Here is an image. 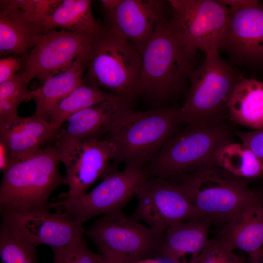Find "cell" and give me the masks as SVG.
<instances>
[{
  "label": "cell",
  "instance_id": "obj_1",
  "mask_svg": "<svg viewBox=\"0 0 263 263\" xmlns=\"http://www.w3.org/2000/svg\"><path fill=\"white\" fill-rule=\"evenodd\" d=\"M140 54L142 95L154 105L179 92L195 69L197 53L184 44L168 15L158 22Z\"/></svg>",
  "mask_w": 263,
  "mask_h": 263
},
{
  "label": "cell",
  "instance_id": "obj_2",
  "mask_svg": "<svg viewBox=\"0 0 263 263\" xmlns=\"http://www.w3.org/2000/svg\"><path fill=\"white\" fill-rule=\"evenodd\" d=\"M235 135L225 121L188 125L165 143L144 169L148 177L175 180L199 169L217 166V151L234 142Z\"/></svg>",
  "mask_w": 263,
  "mask_h": 263
},
{
  "label": "cell",
  "instance_id": "obj_3",
  "mask_svg": "<svg viewBox=\"0 0 263 263\" xmlns=\"http://www.w3.org/2000/svg\"><path fill=\"white\" fill-rule=\"evenodd\" d=\"M103 27L94 36L83 83L105 89L132 107L142 95L140 54L126 39Z\"/></svg>",
  "mask_w": 263,
  "mask_h": 263
},
{
  "label": "cell",
  "instance_id": "obj_4",
  "mask_svg": "<svg viewBox=\"0 0 263 263\" xmlns=\"http://www.w3.org/2000/svg\"><path fill=\"white\" fill-rule=\"evenodd\" d=\"M203 62L191 73L190 87L179 108L188 125L214 124L228 118V103L241 75L220 56L219 50H207Z\"/></svg>",
  "mask_w": 263,
  "mask_h": 263
},
{
  "label": "cell",
  "instance_id": "obj_5",
  "mask_svg": "<svg viewBox=\"0 0 263 263\" xmlns=\"http://www.w3.org/2000/svg\"><path fill=\"white\" fill-rule=\"evenodd\" d=\"M182 121L179 108H157L133 111L130 116L102 139L115 148L113 165L144 169L165 143L179 132Z\"/></svg>",
  "mask_w": 263,
  "mask_h": 263
},
{
  "label": "cell",
  "instance_id": "obj_6",
  "mask_svg": "<svg viewBox=\"0 0 263 263\" xmlns=\"http://www.w3.org/2000/svg\"><path fill=\"white\" fill-rule=\"evenodd\" d=\"M59 162L60 150L55 144L13 163L2 173L0 208L47 207L54 190L67 183L59 170Z\"/></svg>",
  "mask_w": 263,
  "mask_h": 263
},
{
  "label": "cell",
  "instance_id": "obj_7",
  "mask_svg": "<svg viewBox=\"0 0 263 263\" xmlns=\"http://www.w3.org/2000/svg\"><path fill=\"white\" fill-rule=\"evenodd\" d=\"M174 181L183 183L201 216L225 225L255 193L245 179L218 166L199 169Z\"/></svg>",
  "mask_w": 263,
  "mask_h": 263
},
{
  "label": "cell",
  "instance_id": "obj_8",
  "mask_svg": "<svg viewBox=\"0 0 263 263\" xmlns=\"http://www.w3.org/2000/svg\"><path fill=\"white\" fill-rule=\"evenodd\" d=\"M102 263H132L155 258L162 235L128 217L121 209L104 215L86 231Z\"/></svg>",
  "mask_w": 263,
  "mask_h": 263
},
{
  "label": "cell",
  "instance_id": "obj_9",
  "mask_svg": "<svg viewBox=\"0 0 263 263\" xmlns=\"http://www.w3.org/2000/svg\"><path fill=\"white\" fill-rule=\"evenodd\" d=\"M170 21L192 52L220 49L230 19V11L217 0H168Z\"/></svg>",
  "mask_w": 263,
  "mask_h": 263
},
{
  "label": "cell",
  "instance_id": "obj_10",
  "mask_svg": "<svg viewBox=\"0 0 263 263\" xmlns=\"http://www.w3.org/2000/svg\"><path fill=\"white\" fill-rule=\"evenodd\" d=\"M144 169L125 168L112 171L91 191L74 198L63 197L48 204L83 224L100 215L121 209L134 195L139 185L147 178Z\"/></svg>",
  "mask_w": 263,
  "mask_h": 263
},
{
  "label": "cell",
  "instance_id": "obj_11",
  "mask_svg": "<svg viewBox=\"0 0 263 263\" xmlns=\"http://www.w3.org/2000/svg\"><path fill=\"white\" fill-rule=\"evenodd\" d=\"M137 219L162 235L171 224L203 218L195 209L182 183L158 177H147L136 192Z\"/></svg>",
  "mask_w": 263,
  "mask_h": 263
},
{
  "label": "cell",
  "instance_id": "obj_12",
  "mask_svg": "<svg viewBox=\"0 0 263 263\" xmlns=\"http://www.w3.org/2000/svg\"><path fill=\"white\" fill-rule=\"evenodd\" d=\"M2 224L16 237L36 247H62L86 231L82 224L49 208L0 207Z\"/></svg>",
  "mask_w": 263,
  "mask_h": 263
},
{
  "label": "cell",
  "instance_id": "obj_13",
  "mask_svg": "<svg viewBox=\"0 0 263 263\" xmlns=\"http://www.w3.org/2000/svg\"><path fill=\"white\" fill-rule=\"evenodd\" d=\"M94 35L63 30L46 32L25 56L20 69L27 83L37 79L42 84L78 59L89 60Z\"/></svg>",
  "mask_w": 263,
  "mask_h": 263
},
{
  "label": "cell",
  "instance_id": "obj_14",
  "mask_svg": "<svg viewBox=\"0 0 263 263\" xmlns=\"http://www.w3.org/2000/svg\"><path fill=\"white\" fill-rule=\"evenodd\" d=\"M105 28L131 42L141 52L158 22L168 15L167 1L102 0Z\"/></svg>",
  "mask_w": 263,
  "mask_h": 263
},
{
  "label": "cell",
  "instance_id": "obj_15",
  "mask_svg": "<svg viewBox=\"0 0 263 263\" xmlns=\"http://www.w3.org/2000/svg\"><path fill=\"white\" fill-rule=\"evenodd\" d=\"M115 148L111 142L94 138L80 142L60 151V160L65 166L69 190L65 198L81 196L100 177L114 171Z\"/></svg>",
  "mask_w": 263,
  "mask_h": 263
},
{
  "label": "cell",
  "instance_id": "obj_16",
  "mask_svg": "<svg viewBox=\"0 0 263 263\" xmlns=\"http://www.w3.org/2000/svg\"><path fill=\"white\" fill-rule=\"evenodd\" d=\"M133 111L116 95L80 111L67 119L64 128H60L56 144L63 151L85 140L102 139L127 120Z\"/></svg>",
  "mask_w": 263,
  "mask_h": 263
},
{
  "label": "cell",
  "instance_id": "obj_17",
  "mask_svg": "<svg viewBox=\"0 0 263 263\" xmlns=\"http://www.w3.org/2000/svg\"><path fill=\"white\" fill-rule=\"evenodd\" d=\"M230 14L220 50L238 64L263 65V5L259 1Z\"/></svg>",
  "mask_w": 263,
  "mask_h": 263
},
{
  "label": "cell",
  "instance_id": "obj_18",
  "mask_svg": "<svg viewBox=\"0 0 263 263\" xmlns=\"http://www.w3.org/2000/svg\"><path fill=\"white\" fill-rule=\"evenodd\" d=\"M211 224L200 218L170 225L162 236L155 258L168 263H194L209 240Z\"/></svg>",
  "mask_w": 263,
  "mask_h": 263
},
{
  "label": "cell",
  "instance_id": "obj_19",
  "mask_svg": "<svg viewBox=\"0 0 263 263\" xmlns=\"http://www.w3.org/2000/svg\"><path fill=\"white\" fill-rule=\"evenodd\" d=\"M59 129L35 114L19 116L9 124L0 126V139L9 148L13 164L40 152L44 145L56 138Z\"/></svg>",
  "mask_w": 263,
  "mask_h": 263
},
{
  "label": "cell",
  "instance_id": "obj_20",
  "mask_svg": "<svg viewBox=\"0 0 263 263\" xmlns=\"http://www.w3.org/2000/svg\"><path fill=\"white\" fill-rule=\"evenodd\" d=\"M218 237L232 250L248 256L263 245V200L256 193L238 213L224 225Z\"/></svg>",
  "mask_w": 263,
  "mask_h": 263
},
{
  "label": "cell",
  "instance_id": "obj_21",
  "mask_svg": "<svg viewBox=\"0 0 263 263\" xmlns=\"http://www.w3.org/2000/svg\"><path fill=\"white\" fill-rule=\"evenodd\" d=\"M88 61L78 59L70 66L47 78L42 86L29 91L28 100L36 104L35 114L49 122L51 113L59 101L83 83Z\"/></svg>",
  "mask_w": 263,
  "mask_h": 263
},
{
  "label": "cell",
  "instance_id": "obj_22",
  "mask_svg": "<svg viewBox=\"0 0 263 263\" xmlns=\"http://www.w3.org/2000/svg\"><path fill=\"white\" fill-rule=\"evenodd\" d=\"M46 33L38 23L22 19L15 11L0 2V54L25 57Z\"/></svg>",
  "mask_w": 263,
  "mask_h": 263
},
{
  "label": "cell",
  "instance_id": "obj_23",
  "mask_svg": "<svg viewBox=\"0 0 263 263\" xmlns=\"http://www.w3.org/2000/svg\"><path fill=\"white\" fill-rule=\"evenodd\" d=\"M91 0H59L47 17L39 23L45 32L63 30L74 33L95 35L103 29L94 18Z\"/></svg>",
  "mask_w": 263,
  "mask_h": 263
},
{
  "label": "cell",
  "instance_id": "obj_24",
  "mask_svg": "<svg viewBox=\"0 0 263 263\" xmlns=\"http://www.w3.org/2000/svg\"><path fill=\"white\" fill-rule=\"evenodd\" d=\"M228 118L253 130L263 129V82L241 75L228 103Z\"/></svg>",
  "mask_w": 263,
  "mask_h": 263
},
{
  "label": "cell",
  "instance_id": "obj_25",
  "mask_svg": "<svg viewBox=\"0 0 263 263\" xmlns=\"http://www.w3.org/2000/svg\"><path fill=\"white\" fill-rule=\"evenodd\" d=\"M215 162L217 166L244 179L263 176V163L242 142L221 147L215 155Z\"/></svg>",
  "mask_w": 263,
  "mask_h": 263
},
{
  "label": "cell",
  "instance_id": "obj_26",
  "mask_svg": "<svg viewBox=\"0 0 263 263\" xmlns=\"http://www.w3.org/2000/svg\"><path fill=\"white\" fill-rule=\"evenodd\" d=\"M115 95L93 85L83 83L59 101L51 113L49 122L60 128L73 114Z\"/></svg>",
  "mask_w": 263,
  "mask_h": 263
},
{
  "label": "cell",
  "instance_id": "obj_27",
  "mask_svg": "<svg viewBox=\"0 0 263 263\" xmlns=\"http://www.w3.org/2000/svg\"><path fill=\"white\" fill-rule=\"evenodd\" d=\"M36 247L16 237L2 224L0 228L2 263H38Z\"/></svg>",
  "mask_w": 263,
  "mask_h": 263
},
{
  "label": "cell",
  "instance_id": "obj_28",
  "mask_svg": "<svg viewBox=\"0 0 263 263\" xmlns=\"http://www.w3.org/2000/svg\"><path fill=\"white\" fill-rule=\"evenodd\" d=\"M54 263H102V256L92 252L89 248L83 235H80L68 244L52 249Z\"/></svg>",
  "mask_w": 263,
  "mask_h": 263
},
{
  "label": "cell",
  "instance_id": "obj_29",
  "mask_svg": "<svg viewBox=\"0 0 263 263\" xmlns=\"http://www.w3.org/2000/svg\"><path fill=\"white\" fill-rule=\"evenodd\" d=\"M59 0H0L24 20L39 24L47 17Z\"/></svg>",
  "mask_w": 263,
  "mask_h": 263
},
{
  "label": "cell",
  "instance_id": "obj_30",
  "mask_svg": "<svg viewBox=\"0 0 263 263\" xmlns=\"http://www.w3.org/2000/svg\"><path fill=\"white\" fill-rule=\"evenodd\" d=\"M194 263H245V260L218 237L209 239Z\"/></svg>",
  "mask_w": 263,
  "mask_h": 263
},
{
  "label": "cell",
  "instance_id": "obj_31",
  "mask_svg": "<svg viewBox=\"0 0 263 263\" xmlns=\"http://www.w3.org/2000/svg\"><path fill=\"white\" fill-rule=\"evenodd\" d=\"M28 100V94L13 96L0 99V126L9 124L19 115L18 109L19 105Z\"/></svg>",
  "mask_w": 263,
  "mask_h": 263
},
{
  "label": "cell",
  "instance_id": "obj_32",
  "mask_svg": "<svg viewBox=\"0 0 263 263\" xmlns=\"http://www.w3.org/2000/svg\"><path fill=\"white\" fill-rule=\"evenodd\" d=\"M28 85L22 78L20 70L12 78L0 83V99L28 94Z\"/></svg>",
  "mask_w": 263,
  "mask_h": 263
},
{
  "label": "cell",
  "instance_id": "obj_33",
  "mask_svg": "<svg viewBox=\"0 0 263 263\" xmlns=\"http://www.w3.org/2000/svg\"><path fill=\"white\" fill-rule=\"evenodd\" d=\"M235 135L263 163V129L253 131H235Z\"/></svg>",
  "mask_w": 263,
  "mask_h": 263
},
{
  "label": "cell",
  "instance_id": "obj_34",
  "mask_svg": "<svg viewBox=\"0 0 263 263\" xmlns=\"http://www.w3.org/2000/svg\"><path fill=\"white\" fill-rule=\"evenodd\" d=\"M24 57L12 55L0 59V83L15 76L20 70Z\"/></svg>",
  "mask_w": 263,
  "mask_h": 263
},
{
  "label": "cell",
  "instance_id": "obj_35",
  "mask_svg": "<svg viewBox=\"0 0 263 263\" xmlns=\"http://www.w3.org/2000/svg\"><path fill=\"white\" fill-rule=\"evenodd\" d=\"M13 164L10 150L6 144L0 139V170L2 173Z\"/></svg>",
  "mask_w": 263,
  "mask_h": 263
},
{
  "label": "cell",
  "instance_id": "obj_36",
  "mask_svg": "<svg viewBox=\"0 0 263 263\" xmlns=\"http://www.w3.org/2000/svg\"><path fill=\"white\" fill-rule=\"evenodd\" d=\"M220 4L227 7L230 11L245 8L258 3L257 0H217Z\"/></svg>",
  "mask_w": 263,
  "mask_h": 263
},
{
  "label": "cell",
  "instance_id": "obj_37",
  "mask_svg": "<svg viewBox=\"0 0 263 263\" xmlns=\"http://www.w3.org/2000/svg\"><path fill=\"white\" fill-rule=\"evenodd\" d=\"M248 263H263V245L257 252L249 256Z\"/></svg>",
  "mask_w": 263,
  "mask_h": 263
},
{
  "label": "cell",
  "instance_id": "obj_38",
  "mask_svg": "<svg viewBox=\"0 0 263 263\" xmlns=\"http://www.w3.org/2000/svg\"><path fill=\"white\" fill-rule=\"evenodd\" d=\"M161 259L156 258H148L132 263H163Z\"/></svg>",
  "mask_w": 263,
  "mask_h": 263
}]
</instances>
